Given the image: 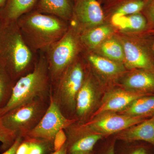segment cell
Instances as JSON below:
<instances>
[{
    "instance_id": "24",
    "label": "cell",
    "mask_w": 154,
    "mask_h": 154,
    "mask_svg": "<svg viewBox=\"0 0 154 154\" xmlns=\"http://www.w3.org/2000/svg\"><path fill=\"white\" fill-rule=\"evenodd\" d=\"M15 84L7 71L0 66V110L9 102Z\"/></svg>"
},
{
    "instance_id": "20",
    "label": "cell",
    "mask_w": 154,
    "mask_h": 154,
    "mask_svg": "<svg viewBox=\"0 0 154 154\" xmlns=\"http://www.w3.org/2000/svg\"><path fill=\"white\" fill-rule=\"evenodd\" d=\"M117 32L128 34L142 33L148 30V23L142 12L121 17L112 22Z\"/></svg>"
},
{
    "instance_id": "27",
    "label": "cell",
    "mask_w": 154,
    "mask_h": 154,
    "mask_svg": "<svg viewBox=\"0 0 154 154\" xmlns=\"http://www.w3.org/2000/svg\"><path fill=\"white\" fill-rule=\"evenodd\" d=\"M139 143L131 148L127 154H154V146L143 141H138Z\"/></svg>"
},
{
    "instance_id": "40",
    "label": "cell",
    "mask_w": 154,
    "mask_h": 154,
    "mask_svg": "<svg viewBox=\"0 0 154 154\" xmlns=\"http://www.w3.org/2000/svg\"><path fill=\"white\" fill-rule=\"evenodd\" d=\"M93 153H91V154H93Z\"/></svg>"
},
{
    "instance_id": "13",
    "label": "cell",
    "mask_w": 154,
    "mask_h": 154,
    "mask_svg": "<svg viewBox=\"0 0 154 154\" xmlns=\"http://www.w3.org/2000/svg\"><path fill=\"white\" fill-rule=\"evenodd\" d=\"M123 77L122 85L125 90L154 94V71L145 69L131 70Z\"/></svg>"
},
{
    "instance_id": "7",
    "label": "cell",
    "mask_w": 154,
    "mask_h": 154,
    "mask_svg": "<svg viewBox=\"0 0 154 154\" xmlns=\"http://www.w3.org/2000/svg\"><path fill=\"white\" fill-rule=\"evenodd\" d=\"M49 102L50 99L36 98L19 105L1 116L3 124L23 138L39 123Z\"/></svg>"
},
{
    "instance_id": "18",
    "label": "cell",
    "mask_w": 154,
    "mask_h": 154,
    "mask_svg": "<svg viewBox=\"0 0 154 154\" xmlns=\"http://www.w3.org/2000/svg\"><path fill=\"white\" fill-rule=\"evenodd\" d=\"M74 4V0H39L34 10L69 22L72 17Z\"/></svg>"
},
{
    "instance_id": "21",
    "label": "cell",
    "mask_w": 154,
    "mask_h": 154,
    "mask_svg": "<svg viewBox=\"0 0 154 154\" xmlns=\"http://www.w3.org/2000/svg\"><path fill=\"white\" fill-rule=\"evenodd\" d=\"M67 154L92 153L95 146L103 138L99 134H81L67 136Z\"/></svg>"
},
{
    "instance_id": "15",
    "label": "cell",
    "mask_w": 154,
    "mask_h": 154,
    "mask_svg": "<svg viewBox=\"0 0 154 154\" xmlns=\"http://www.w3.org/2000/svg\"><path fill=\"white\" fill-rule=\"evenodd\" d=\"M114 139L124 142H146L154 146V115L139 124L117 133Z\"/></svg>"
},
{
    "instance_id": "37",
    "label": "cell",
    "mask_w": 154,
    "mask_h": 154,
    "mask_svg": "<svg viewBox=\"0 0 154 154\" xmlns=\"http://www.w3.org/2000/svg\"><path fill=\"white\" fill-rule=\"evenodd\" d=\"M153 36V38L152 42V49L153 53L154 55V36Z\"/></svg>"
},
{
    "instance_id": "36",
    "label": "cell",
    "mask_w": 154,
    "mask_h": 154,
    "mask_svg": "<svg viewBox=\"0 0 154 154\" xmlns=\"http://www.w3.org/2000/svg\"><path fill=\"white\" fill-rule=\"evenodd\" d=\"M116 0H105L102 5H105L110 4V3L112 2H114Z\"/></svg>"
},
{
    "instance_id": "29",
    "label": "cell",
    "mask_w": 154,
    "mask_h": 154,
    "mask_svg": "<svg viewBox=\"0 0 154 154\" xmlns=\"http://www.w3.org/2000/svg\"><path fill=\"white\" fill-rule=\"evenodd\" d=\"M67 140L64 129H61L56 134L53 141L54 152L57 151L66 143Z\"/></svg>"
},
{
    "instance_id": "4",
    "label": "cell",
    "mask_w": 154,
    "mask_h": 154,
    "mask_svg": "<svg viewBox=\"0 0 154 154\" xmlns=\"http://www.w3.org/2000/svg\"><path fill=\"white\" fill-rule=\"evenodd\" d=\"M88 67L81 54L51 85L50 96L67 118L70 119L69 114H75L77 95L88 72Z\"/></svg>"
},
{
    "instance_id": "26",
    "label": "cell",
    "mask_w": 154,
    "mask_h": 154,
    "mask_svg": "<svg viewBox=\"0 0 154 154\" xmlns=\"http://www.w3.org/2000/svg\"><path fill=\"white\" fill-rule=\"evenodd\" d=\"M17 137L15 132L5 126L0 117V142L2 143L0 150L4 152L8 149L14 143Z\"/></svg>"
},
{
    "instance_id": "25",
    "label": "cell",
    "mask_w": 154,
    "mask_h": 154,
    "mask_svg": "<svg viewBox=\"0 0 154 154\" xmlns=\"http://www.w3.org/2000/svg\"><path fill=\"white\" fill-rule=\"evenodd\" d=\"M29 142L28 154H50L53 151V144L44 140L25 137Z\"/></svg>"
},
{
    "instance_id": "32",
    "label": "cell",
    "mask_w": 154,
    "mask_h": 154,
    "mask_svg": "<svg viewBox=\"0 0 154 154\" xmlns=\"http://www.w3.org/2000/svg\"><path fill=\"white\" fill-rule=\"evenodd\" d=\"M116 140L110 142L98 154H116L115 150ZM93 154H95L93 152Z\"/></svg>"
},
{
    "instance_id": "1",
    "label": "cell",
    "mask_w": 154,
    "mask_h": 154,
    "mask_svg": "<svg viewBox=\"0 0 154 154\" xmlns=\"http://www.w3.org/2000/svg\"><path fill=\"white\" fill-rule=\"evenodd\" d=\"M36 59L23 38L17 22L0 20V66L12 80H17L30 72Z\"/></svg>"
},
{
    "instance_id": "22",
    "label": "cell",
    "mask_w": 154,
    "mask_h": 154,
    "mask_svg": "<svg viewBox=\"0 0 154 154\" xmlns=\"http://www.w3.org/2000/svg\"><path fill=\"white\" fill-rule=\"evenodd\" d=\"M116 33L107 38L96 49L91 51L124 65V50Z\"/></svg>"
},
{
    "instance_id": "2",
    "label": "cell",
    "mask_w": 154,
    "mask_h": 154,
    "mask_svg": "<svg viewBox=\"0 0 154 154\" xmlns=\"http://www.w3.org/2000/svg\"><path fill=\"white\" fill-rule=\"evenodd\" d=\"M17 22L25 42L33 53L45 51L63 36L69 25L59 17L35 10L24 14Z\"/></svg>"
},
{
    "instance_id": "11",
    "label": "cell",
    "mask_w": 154,
    "mask_h": 154,
    "mask_svg": "<svg viewBox=\"0 0 154 154\" xmlns=\"http://www.w3.org/2000/svg\"><path fill=\"white\" fill-rule=\"evenodd\" d=\"M151 95L153 94H143L125 89H118L110 91L105 94L99 108L88 120L105 112H120L138 98Z\"/></svg>"
},
{
    "instance_id": "23",
    "label": "cell",
    "mask_w": 154,
    "mask_h": 154,
    "mask_svg": "<svg viewBox=\"0 0 154 154\" xmlns=\"http://www.w3.org/2000/svg\"><path fill=\"white\" fill-rule=\"evenodd\" d=\"M120 113L132 116L151 117L154 115V94L138 98Z\"/></svg>"
},
{
    "instance_id": "35",
    "label": "cell",
    "mask_w": 154,
    "mask_h": 154,
    "mask_svg": "<svg viewBox=\"0 0 154 154\" xmlns=\"http://www.w3.org/2000/svg\"><path fill=\"white\" fill-rule=\"evenodd\" d=\"M7 2V0H0V9L2 8Z\"/></svg>"
},
{
    "instance_id": "9",
    "label": "cell",
    "mask_w": 154,
    "mask_h": 154,
    "mask_svg": "<svg viewBox=\"0 0 154 154\" xmlns=\"http://www.w3.org/2000/svg\"><path fill=\"white\" fill-rule=\"evenodd\" d=\"M76 122L75 119H70L63 115L50 96L49 106L45 114L26 137L44 140L53 144L54 136L60 130L66 129Z\"/></svg>"
},
{
    "instance_id": "39",
    "label": "cell",
    "mask_w": 154,
    "mask_h": 154,
    "mask_svg": "<svg viewBox=\"0 0 154 154\" xmlns=\"http://www.w3.org/2000/svg\"><path fill=\"white\" fill-rule=\"evenodd\" d=\"M105 0H103V2H102V5L103 4V3H104V1H105Z\"/></svg>"
},
{
    "instance_id": "30",
    "label": "cell",
    "mask_w": 154,
    "mask_h": 154,
    "mask_svg": "<svg viewBox=\"0 0 154 154\" xmlns=\"http://www.w3.org/2000/svg\"><path fill=\"white\" fill-rule=\"evenodd\" d=\"M29 146L30 145L28 139L27 137L23 138L17 149L16 154H28Z\"/></svg>"
},
{
    "instance_id": "31",
    "label": "cell",
    "mask_w": 154,
    "mask_h": 154,
    "mask_svg": "<svg viewBox=\"0 0 154 154\" xmlns=\"http://www.w3.org/2000/svg\"><path fill=\"white\" fill-rule=\"evenodd\" d=\"M23 140V138L20 136H17V139L12 146L1 154H16L17 149Z\"/></svg>"
},
{
    "instance_id": "38",
    "label": "cell",
    "mask_w": 154,
    "mask_h": 154,
    "mask_svg": "<svg viewBox=\"0 0 154 154\" xmlns=\"http://www.w3.org/2000/svg\"><path fill=\"white\" fill-rule=\"evenodd\" d=\"M100 3H101V4L102 5V2H103V0H98Z\"/></svg>"
},
{
    "instance_id": "10",
    "label": "cell",
    "mask_w": 154,
    "mask_h": 154,
    "mask_svg": "<svg viewBox=\"0 0 154 154\" xmlns=\"http://www.w3.org/2000/svg\"><path fill=\"white\" fill-rule=\"evenodd\" d=\"M103 6L98 0H74L70 22L80 33L106 22Z\"/></svg>"
},
{
    "instance_id": "28",
    "label": "cell",
    "mask_w": 154,
    "mask_h": 154,
    "mask_svg": "<svg viewBox=\"0 0 154 154\" xmlns=\"http://www.w3.org/2000/svg\"><path fill=\"white\" fill-rule=\"evenodd\" d=\"M142 13L148 23V30L154 29V0H148Z\"/></svg>"
},
{
    "instance_id": "19",
    "label": "cell",
    "mask_w": 154,
    "mask_h": 154,
    "mask_svg": "<svg viewBox=\"0 0 154 154\" xmlns=\"http://www.w3.org/2000/svg\"><path fill=\"white\" fill-rule=\"evenodd\" d=\"M39 0H7L0 9V20L5 22H17L28 12L34 10Z\"/></svg>"
},
{
    "instance_id": "8",
    "label": "cell",
    "mask_w": 154,
    "mask_h": 154,
    "mask_svg": "<svg viewBox=\"0 0 154 154\" xmlns=\"http://www.w3.org/2000/svg\"><path fill=\"white\" fill-rule=\"evenodd\" d=\"M116 33L123 47L124 65L127 69L154 71V55L152 46L153 36L144 33Z\"/></svg>"
},
{
    "instance_id": "5",
    "label": "cell",
    "mask_w": 154,
    "mask_h": 154,
    "mask_svg": "<svg viewBox=\"0 0 154 154\" xmlns=\"http://www.w3.org/2000/svg\"><path fill=\"white\" fill-rule=\"evenodd\" d=\"M83 50L80 31L69 23L68 29L63 36L44 52L51 85L82 54Z\"/></svg>"
},
{
    "instance_id": "34",
    "label": "cell",
    "mask_w": 154,
    "mask_h": 154,
    "mask_svg": "<svg viewBox=\"0 0 154 154\" xmlns=\"http://www.w3.org/2000/svg\"><path fill=\"white\" fill-rule=\"evenodd\" d=\"M143 33L148 34V35H151V36H154V29L153 30H147V31Z\"/></svg>"
},
{
    "instance_id": "14",
    "label": "cell",
    "mask_w": 154,
    "mask_h": 154,
    "mask_svg": "<svg viewBox=\"0 0 154 154\" xmlns=\"http://www.w3.org/2000/svg\"><path fill=\"white\" fill-rule=\"evenodd\" d=\"M95 86L91 74L87 72L82 87L77 95L75 115V120L79 123L85 121L86 119L94 107L95 100Z\"/></svg>"
},
{
    "instance_id": "16",
    "label": "cell",
    "mask_w": 154,
    "mask_h": 154,
    "mask_svg": "<svg viewBox=\"0 0 154 154\" xmlns=\"http://www.w3.org/2000/svg\"><path fill=\"white\" fill-rule=\"evenodd\" d=\"M148 0H116L103 5L105 19L112 23L121 17L142 12Z\"/></svg>"
},
{
    "instance_id": "33",
    "label": "cell",
    "mask_w": 154,
    "mask_h": 154,
    "mask_svg": "<svg viewBox=\"0 0 154 154\" xmlns=\"http://www.w3.org/2000/svg\"><path fill=\"white\" fill-rule=\"evenodd\" d=\"M50 154H67V142L63 146L57 151L53 152Z\"/></svg>"
},
{
    "instance_id": "17",
    "label": "cell",
    "mask_w": 154,
    "mask_h": 154,
    "mask_svg": "<svg viewBox=\"0 0 154 154\" xmlns=\"http://www.w3.org/2000/svg\"><path fill=\"white\" fill-rule=\"evenodd\" d=\"M116 33L115 26L107 21L81 32L80 38L84 50L93 51L103 42Z\"/></svg>"
},
{
    "instance_id": "3",
    "label": "cell",
    "mask_w": 154,
    "mask_h": 154,
    "mask_svg": "<svg viewBox=\"0 0 154 154\" xmlns=\"http://www.w3.org/2000/svg\"><path fill=\"white\" fill-rule=\"evenodd\" d=\"M51 88L47 60L45 54L42 52L36 60L33 69L15 83L9 102L0 110V117L35 98L49 99Z\"/></svg>"
},
{
    "instance_id": "6",
    "label": "cell",
    "mask_w": 154,
    "mask_h": 154,
    "mask_svg": "<svg viewBox=\"0 0 154 154\" xmlns=\"http://www.w3.org/2000/svg\"><path fill=\"white\" fill-rule=\"evenodd\" d=\"M150 117L105 112L83 123L76 122L65 129L67 135L95 134L103 138L120 132Z\"/></svg>"
},
{
    "instance_id": "12",
    "label": "cell",
    "mask_w": 154,
    "mask_h": 154,
    "mask_svg": "<svg viewBox=\"0 0 154 154\" xmlns=\"http://www.w3.org/2000/svg\"><path fill=\"white\" fill-rule=\"evenodd\" d=\"M88 66L102 76L108 79H114L123 76L127 69L124 65L110 60L93 51L83 50L82 53Z\"/></svg>"
}]
</instances>
